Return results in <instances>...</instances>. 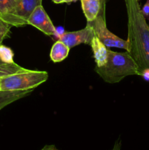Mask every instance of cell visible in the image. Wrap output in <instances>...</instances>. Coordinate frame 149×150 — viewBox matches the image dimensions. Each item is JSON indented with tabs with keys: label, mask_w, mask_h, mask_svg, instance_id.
I'll list each match as a JSON object with an SVG mask.
<instances>
[{
	"label": "cell",
	"mask_w": 149,
	"mask_h": 150,
	"mask_svg": "<svg viewBox=\"0 0 149 150\" xmlns=\"http://www.w3.org/2000/svg\"><path fill=\"white\" fill-rule=\"evenodd\" d=\"M127 14L128 52L140 72L149 69V25L141 11L139 0H124Z\"/></svg>",
	"instance_id": "6da1fadb"
},
{
	"label": "cell",
	"mask_w": 149,
	"mask_h": 150,
	"mask_svg": "<svg viewBox=\"0 0 149 150\" xmlns=\"http://www.w3.org/2000/svg\"><path fill=\"white\" fill-rule=\"evenodd\" d=\"M95 71L109 83H118L127 76H140L137 63L127 51L120 53L108 49L107 62L95 67Z\"/></svg>",
	"instance_id": "7a4b0ae2"
},
{
	"label": "cell",
	"mask_w": 149,
	"mask_h": 150,
	"mask_svg": "<svg viewBox=\"0 0 149 150\" xmlns=\"http://www.w3.org/2000/svg\"><path fill=\"white\" fill-rule=\"evenodd\" d=\"M48 73L46 71L32 70L15 73L1 79L0 90L17 91L34 89L48 79Z\"/></svg>",
	"instance_id": "3957f363"
},
{
	"label": "cell",
	"mask_w": 149,
	"mask_h": 150,
	"mask_svg": "<svg viewBox=\"0 0 149 150\" xmlns=\"http://www.w3.org/2000/svg\"><path fill=\"white\" fill-rule=\"evenodd\" d=\"M94 31L95 35L108 48H118L129 51L128 41L118 38L107 28L105 18L98 15L96 18L92 22H88Z\"/></svg>",
	"instance_id": "277c9868"
},
{
	"label": "cell",
	"mask_w": 149,
	"mask_h": 150,
	"mask_svg": "<svg viewBox=\"0 0 149 150\" xmlns=\"http://www.w3.org/2000/svg\"><path fill=\"white\" fill-rule=\"evenodd\" d=\"M42 0H15L13 12L7 17L1 18L11 26H26L29 16L38 5L42 4Z\"/></svg>",
	"instance_id": "5b68a950"
},
{
	"label": "cell",
	"mask_w": 149,
	"mask_h": 150,
	"mask_svg": "<svg viewBox=\"0 0 149 150\" xmlns=\"http://www.w3.org/2000/svg\"><path fill=\"white\" fill-rule=\"evenodd\" d=\"M27 24L34 26L48 36H52L56 33V27L42 4L34 10L28 18Z\"/></svg>",
	"instance_id": "8992f818"
},
{
	"label": "cell",
	"mask_w": 149,
	"mask_h": 150,
	"mask_svg": "<svg viewBox=\"0 0 149 150\" xmlns=\"http://www.w3.org/2000/svg\"><path fill=\"white\" fill-rule=\"evenodd\" d=\"M95 36L94 31L89 23L85 28L74 32H66L60 35L59 40L66 44L70 48L80 44L90 45L92 38Z\"/></svg>",
	"instance_id": "52a82bcc"
},
{
	"label": "cell",
	"mask_w": 149,
	"mask_h": 150,
	"mask_svg": "<svg viewBox=\"0 0 149 150\" xmlns=\"http://www.w3.org/2000/svg\"><path fill=\"white\" fill-rule=\"evenodd\" d=\"M90 45L93 51L96 67H102L105 65L108 59V47L96 35L92 38Z\"/></svg>",
	"instance_id": "ba28073f"
},
{
	"label": "cell",
	"mask_w": 149,
	"mask_h": 150,
	"mask_svg": "<svg viewBox=\"0 0 149 150\" xmlns=\"http://www.w3.org/2000/svg\"><path fill=\"white\" fill-rule=\"evenodd\" d=\"M34 89L17 91L0 90V110L15 101L25 98L33 92Z\"/></svg>",
	"instance_id": "9c48e42d"
},
{
	"label": "cell",
	"mask_w": 149,
	"mask_h": 150,
	"mask_svg": "<svg viewBox=\"0 0 149 150\" xmlns=\"http://www.w3.org/2000/svg\"><path fill=\"white\" fill-rule=\"evenodd\" d=\"M80 2L87 22L94 21L101 11V4L99 0H80Z\"/></svg>",
	"instance_id": "30bf717a"
},
{
	"label": "cell",
	"mask_w": 149,
	"mask_h": 150,
	"mask_svg": "<svg viewBox=\"0 0 149 150\" xmlns=\"http://www.w3.org/2000/svg\"><path fill=\"white\" fill-rule=\"evenodd\" d=\"M70 48L64 42L58 40L53 45L50 52V58L54 63L61 62L67 58Z\"/></svg>",
	"instance_id": "8fae6325"
},
{
	"label": "cell",
	"mask_w": 149,
	"mask_h": 150,
	"mask_svg": "<svg viewBox=\"0 0 149 150\" xmlns=\"http://www.w3.org/2000/svg\"><path fill=\"white\" fill-rule=\"evenodd\" d=\"M28 69L18 65L16 63L13 64H0V78L5 77L10 75L20 72L26 71Z\"/></svg>",
	"instance_id": "7c38bea8"
},
{
	"label": "cell",
	"mask_w": 149,
	"mask_h": 150,
	"mask_svg": "<svg viewBox=\"0 0 149 150\" xmlns=\"http://www.w3.org/2000/svg\"><path fill=\"white\" fill-rule=\"evenodd\" d=\"M14 53L13 50L6 45L0 44V61L3 64H13L15 63Z\"/></svg>",
	"instance_id": "4fadbf2b"
},
{
	"label": "cell",
	"mask_w": 149,
	"mask_h": 150,
	"mask_svg": "<svg viewBox=\"0 0 149 150\" xmlns=\"http://www.w3.org/2000/svg\"><path fill=\"white\" fill-rule=\"evenodd\" d=\"M15 0H0V15L1 18L10 16L13 12Z\"/></svg>",
	"instance_id": "5bb4252c"
},
{
	"label": "cell",
	"mask_w": 149,
	"mask_h": 150,
	"mask_svg": "<svg viewBox=\"0 0 149 150\" xmlns=\"http://www.w3.org/2000/svg\"><path fill=\"white\" fill-rule=\"evenodd\" d=\"M10 28L11 26L0 18V44H1L4 38L9 35Z\"/></svg>",
	"instance_id": "9a60e30c"
},
{
	"label": "cell",
	"mask_w": 149,
	"mask_h": 150,
	"mask_svg": "<svg viewBox=\"0 0 149 150\" xmlns=\"http://www.w3.org/2000/svg\"><path fill=\"white\" fill-rule=\"evenodd\" d=\"M141 11L144 17L149 20V0H146V2L141 8Z\"/></svg>",
	"instance_id": "2e32d148"
},
{
	"label": "cell",
	"mask_w": 149,
	"mask_h": 150,
	"mask_svg": "<svg viewBox=\"0 0 149 150\" xmlns=\"http://www.w3.org/2000/svg\"><path fill=\"white\" fill-rule=\"evenodd\" d=\"M101 4V11L99 15L105 18V7H106V3L108 0H99Z\"/></svg>",
	"instance_id": "e0dca14e"
},
{
	"label": "cell",
	"mask_w": 149,
	"mask_h": 150,
	"mask_svg": "<svg viewBox=\"0 0 149 150\" xmlns=\"http://www.w3.org/2000/svg\"><path fill=\"white\" fill-rule=\"evenodd\" d=\"M40 150H59L55 145H45Z\"/></svg>",
	"instance_id": "ac0fdd59"
},
{
	"label": "cell",
	"mask_w": 149,
	"mask_h": 150,
	"mask_svg": "<svg viewBox=\"0 0 149 150\" xmlns=\"http://www.w3.org/2000/svg\"><path fill=\"white\" fill-rule=\"evenodd\" d=\"M121 143L120 141H118V142H115L113 147L112 148V149L111 150H121Z\"/></svg>",
	"instance_id": "d6986e66"
},
{
	"label": "cell",
	"mask_w": 149,
	"mask_h": 150,
	"mask_svg": "<svg viewBox=\"0 0 149 150\" xmlns=\"http://www.w3.org/2000/svg\"><path fill=\"white\" fill-rule=\"evenodd\" d=\"M52 1L55 4H61V3H64V0H52Z\"/></svg>",
	"instance_id": "ffe728a7"
},
{
	"label": "cell",
	"mask_w": 149,
	"mask_h": 150,
	"mask_svg": "<svg viewBox=\"0 0 149 150\" xmlns=\"http://www.w3.org/2000/svg\"><path fill=\"white\" fill-rule=\"evenodd\" d=\"M77 0H64V3H71V2H75V1H77Z\"/></svg>",
	"instance_id": "44dd1931"
},
{
	"label": "cell",
	"mask_w": 149,
	"mask_h": 150,
	"mask_svg": "<svg viewBox=\"0 0 149 150\" xmlns=\"http://www.w3.org/2000/svg\"><path fill=\"white\" fill-rule=\"evenodd\" d=\"M0 64H3V63H2V62H1V61H0Z\"/></svg>",
	"instance_id": "7402d4cb"
},
{
	"label": "cell",
	"mask_w": 149,
	"mask_h": 150,
	"mask_svg": "<svg viewBox=\"0 0 149 150\" xmlns=\"http://www.w3.org/2000/svg\"><path fill=\"white\" fill-rule=\"evenodd\" d=\"M1 78H0V82H1Z\"/></svg>",
	"instance_id": "603a6c76"
},
{
	"label": "cell",
	"mask_w": 149,
	"mask_h": 150,
	"mask_svg": "<svg viewBox=\"0 0 149 150\" xmlns=\"http://www.w3.org/2000/svg\"><path fill=\"white\" fill-rule=\"evenodd\" d=\"M0 18H1V15H0Z\"/></svg>",
	"instance_id": "cb8c5ba5"
}]
</instances>
